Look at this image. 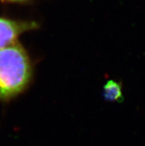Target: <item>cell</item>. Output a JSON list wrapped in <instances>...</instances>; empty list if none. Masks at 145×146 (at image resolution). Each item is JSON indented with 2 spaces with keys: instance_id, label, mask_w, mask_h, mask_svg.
Listing matches in <instances>:
<instances>
[{
  "instance_id": "cell-2",
  "label": "cell",
  "mask_w": 145,
  "mask_h": 146,
  "mask_svg": "<svg viewBox=\"0 0 145 146\" xmlns=\"http://www.w3.org/2000/svg\"><path fill=\"white\" fill-rule=\"evenodd\" d=\"M36 27L35 22H21L0 17V50L15 42L22 33Z\"/></svg>"
},
{
  "instance_id": "cell-3",
  "label": "cell",
  "mask_w": 145,
  "mask_h": 146,
  "mask_svg": "<svg viewBox=\"0 0 145 146\" xmlns=\"http://www.w3.org/2000/svg\"><path fill=\"white\" fill-rule=\"evenodd\" d=\"M104 96L109 101H118L122 97L121 86L114 80H109L104 86Z\"/></svg>"
},
{
  "instance_id": "cell-4",
  "label": "cell",
  "mask_w": 145,
  "mask_h": 146,
  "mask_svg": "<svg viewBox=\"0 0 145 146\" xmlns=\"http://www.w3.org/2000/svg\"><path fill=\"white\" fill-rule=\"evenodd\" d=\"M4 1H7V2H24L25 0H4Z\"/></svg>"
},
{
  "instance_id": "cell-1",
  "label": "cell",
  "mask_w": 145,
  "mask_h": 146,
  "mask_svg": "<svg viewBox=\"0 0 145 146\" xmlns=\"http://www.w3.org/2000/svg\"><path fill=\"white\" fill-rule=\"evenodd\" d=\"M31 76L30 60L20 44L15 42L0 50V100L22 92Z\"/></svg>"
}]
</instances>
